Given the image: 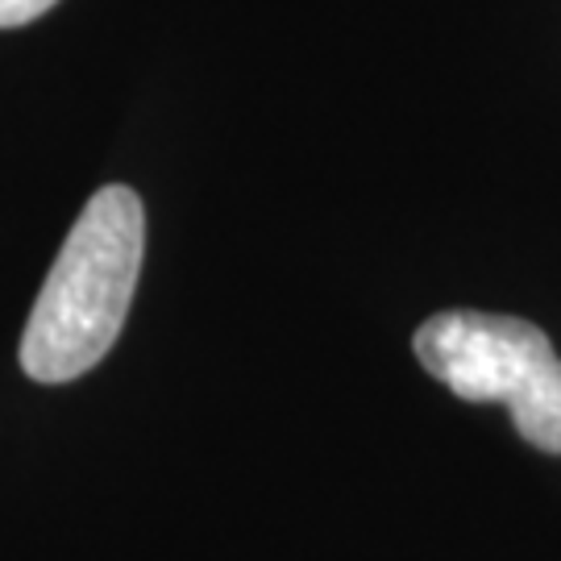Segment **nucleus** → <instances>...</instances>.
<instances>
[{"label":"nucleus","mask_w":561,"mask_h":561,"mask_svg":"<svg viewBox=\"0 0 561 561\" xmlns=\"http://www.w3.org/2000/svg\"><path fill=\"white\" fill-rule=\"evenodd\" d=\"M146 254V213L134 187L108 183L83 204L21 333V370L71 382L113 350Z\"/></svg>","instance_id":"f257e3e1"},{"label":"nucleus","mask_w":561,"mask_h":561,"mask_svg":"<svg viewBox=\"0 0 561 561\" xmlns=\"http://www.w3.org/2000/svg\"><path fill=\"white\" fill-rule=\"evenodd\" d=\"M412 350L466 403H503L524 442L561 454V358L537 324L449 308L416 329Z\"/></svg>","instance_id":"f03ea898"},{"label":"nucleus","mask_w":561,"mask_h":561,"mask_svg":"<svg viewBox=\"0 0 561 561\" xmlns=\"http://www.w3.org/2000/svg\"><path fill=\"white\" fill-rule=\"evenodd\" d=\"M59 0H0V30H18L38 21L42 13H50Z\"/></svg>","instance_id":"7ed1b4c3"}]
</instances>
